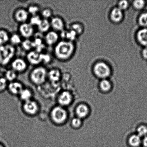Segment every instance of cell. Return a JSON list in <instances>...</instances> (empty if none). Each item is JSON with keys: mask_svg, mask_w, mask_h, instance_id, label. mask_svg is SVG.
Masks as SVG:
<instances>
[{"mask_svg": "<svg viewBox=\"0 0 147 147\" xmlns=\"http://www.w3.org/2000/svg\"><path fill=\"white\" fill-rule=\"evenodd\" d=\"M75 50L73 42L61 40L54 47L53 54L57 60L64 61L69 59Z\"/></svg>", "mask_w": 147, "mask_h": 147, "instance_id": "cell-1", "label": "cell"}, {"mask_svg": "<svg viewBox=\"0 0 147 147\" xmlns=\"http://www.w3.org/2000/svg\"><path fill=\"white\" fill-rule=\"evenodd\" d=\"M50 117L51 121L55 124L61 126L67 122L68 118V112L65 107L57 105L50 111Z\"/></svg>", "mask_w": 147, "mask_h": 147, "instance_id": "cell-2", "label": "cell"}, {"mask_svg": "<svg viewBox=\"0 0 147 147\" xmlns=\"http://www.w3.org/2000/svg\"><path fill=\"white\" fill-rule=\"evenodd\" d=\"M48 70L44 66H36L30 71L29 79L32 83L40 86L45 83L48 78Z\"/></svg>", "mask_w": 147, "mask_h": 147, "instance_id": "cell-3", "label": "cell"}, {"mask_svg": "<svg viewBox=\"0 0 147 147\" xmlns=\"http://www.w3.org/2000/svg\"><path fill=\"white\" fill-rule=\"evenodd\" d=\"M16 53L15 47L11 44H7L0 47V63L5 65L14 59Z\"/></svg>", "mask_w": 147, "mask_h": 147, "instance_id": "cell-4", "label": "cell"}, {"mask_svg": "<svg viewBox=\"0 0 147 147\" xmlns=\"http://www.w3.org/2000/svg\"><path fill=\"white\" fill-rule=\"evenodd\" d=\"M22 109L23 111L26 115L29 116H34L39 112L40 106L36 100L32 99L24 102Z\"/></svg>", "mask_w": 147, "mask_h": 147, "instance_id": "cell-5", "label": "cell"}, {"mask_svg": "<svg viewBox=\"0 0 147 147\" xmlns=\"http://www.w3.org/2000/svg\"><path fill=\"white\" fill-rule=\"evenodd\" d=\"M94 71L97 77L104 79L109 76L111 70L109 66L103 62H99L95 65Z\"/></svg>", "mask_w": 147, "mask_h": 147, "instance_id": "cell-6", "label": "cell"}, {"mask_svg": "<svg viewBox=\"0 0 147 147\" xmlns=\"http://www.w3.org/2000/svg\"><path fill=\"white\" fill-rule=\"evenodd\" d=\"M28 65L27 60L21 57L14 58L11 62V69L18 74L25 71L28 68Z\"/></svg>", "mask_w": 147, "mask_h": 147, "instance_id": "cell-7", "label": "cell"}, {"mask_svg": "<svg viewBox=\"0 0 147 147\" xmlns=\"http://www.w3.org/2000/svg\"><path fill=\"white\" fill-rule=\"evenodd\" d=\"M18 31L21 37L25 39H30L34 34V27L27 22L20 24Z\"/></svg>", "mask_w": 147, "mask_h": 147, "instance_id": "cell-8", "label": "cell"}, {"mask_svg": "<svg viewBox=\"0 0 147 147\" xmlns=\"http://www.w3.org/2000/svg\"><path fill=\"white\" fill-rule=\"evenodd\" d=\"M28 64L36 67L39 66L42 63V53H39L35 50H32L28 52L27 55L26 59Z\"/></svg>", "mask_w": 147, "mask_h": 147, "instance_id": "cell-9", "label": "cell"}, {"mask_svg": "<svg viewBox=\"0 0 147 147\" xmlns=\"http://www.w3.org/2000/svg\"><path fill=\"white\" fill-rule=\"evenodd\" d=\"M30 14L27 9L24 8L17 9L14 11L13 18L17 22L20 24L27 22L29 20Z\"/></svg>", "mask_w": 147, "mask_h": 147, "instance_id": "cell-10", "label": "cell"}, {"mask_svg": "<svg viewBox=\"0 0 147 147\" xmlns=\"http://www.w3.org/2000/svg\"><path fill=\"white\" fill-rule=\"evenodd\" d=\"M73 98L72 95L70 92L68 91H63L59 94L57 98L58 105L65 108L71 103Z\"/></svg>", "mask_w": 147, "mask_h": 147, "instance_id": "cell-11", "label": "cell"}, {"mask_svg": "<svg viewBox=\"0 0 147 147\" xmlns=\"http://www.w3.org/2000/svg\"><path fill=\"white\" fill-rule=\"evenodd\" d=\"M59 38L60 35L58 32L53 30H50L44 36V41L45 43L49 47H54L59 41Z\"/></svg>", "mask_w": 147, "mask_h": 147, "instance_id": "cell-12", "label": "cell"}, {"mask_svg": "<svg viewBox=\"0 0 147 147\" xmlns=\"http://www.w3.org/2000/svg\"><path fill=\"white\" fill-rule=\"evenodd\" d=\"M50 22L51 28L53 31L61 32L65 30V24L64 20L61 17L58 16H53L50 19Z\"/></svg>", "mask_w": 147, "mask_h": 147, "instance_id": "cell-13", "label": "cell"}, {"mask_svg": "<svg viewBox=\"0 0 147 147\" xmlns=\"http://www.w3.org/2000/svg\"><path fill=\"white\" fill-rule=\"evenodd\" d=\"M7 88L11 95L18 96L24 87L22 83L16 80L9 83Z\"/></svg>", "mask_w": 147, "mask_h": 147, "instance_id": "cell-14", "label": "cell"}, {"mask_svg": "<svg viewBox=\"0 0 147 147\" xmlns=\"http://www.w3.org/2000/svg\"><path fill=\"white\" fill-rule=\"evenodd\" d=\"M77 35L74 31L69 29L68 30H65L60 32V37H61L62 40L73 42L76 38Z\"/></svg>", "mask_w": 147, "mask_h": 147, "instance_id": "cell-15", "label": "cell"}, {"mask_svg": "<svg viewBox=\"0 0 147 147\" xmlns=\"http://www.w3.org/2000/svg\"><path fill=\"white\" fill-rule=\"evenodd\" d=\"M61 73L57 69H53L48 72V78L53 83H55L60 80Z\"/></svg>", "mask_w": 147, "mask_h": 147, "instance_id": "cell-16", "label": "cell"}, {"mask_svg": "<svg viewBox=\"0 0 147 147\" xmlns=\"http://www.w3.org/2000/svg\"><path fill=\"white\" fill-rule=\"evenodd\" d=\"M123 17V11L118 7L114 8L112 10L111 13V18L114 22H119L121 21Z\"/></svg>", "mask_w": 147, "mask_h": 147, "instance_id": "cell-17", "label": "cell"}, {"mask_svg": "<svg viewBox=\"0 0 147 147\" xmlns=\"http://www.w3.org/2000/svg\"><path fill=\"white\" fill-rule=\"evenodd\" d=\"M18 96L20 99L24 102L32 99L33 93L31 89L24 88Z\"/></svg>", "mask_w": 147, "mask_h": 147, "instance_id": "cell-18", "label": "cell"}, {"mask_svg": "<svg viewBox=\"0 0 147 147\" xmlns=\"http://www.w3.org/2000/svg\"><path fill=\"white\" fill-rule=\"evenodd\" d=\"M37 27L38 31L41 34H46L50 31L51 28L49 20L42 18Z\"/></svg>", "mask_w": 147, "mask_h": 147, "instance_id": "cell-19", "label": "cell"}, {"mask_svg": "<svg viewBox=\"0 0 147 147\" xmlns=\"http://www.w3.org/2000/svg\"><path fill=\"white\" fill-rule=\"evenodd\" d=\"M76 112L78 117L83 118L87 116L88 113V108L86 105L81 104L76 108Z\"/></svg>", "mask_w": 147, "mask_h": 147, "instance_id": "cell-20", "label": "cell"}, {"mask_svg": "<svg viewBox=\"0 0 147 147\" xmlns=\"http://www.w3.org/2000/svg\"><path fill=\"white\" fill-rule=\"evenodd\" d=\"M138 41L142 45L147 47V28L140 30L137 34Z\"/></svg>", "mask_w": 147, "mask_h": 147, "instance_id": "cell-21", "label": "cell"}, {"mask_svg": "<svg viewBox=\"0 0 147 147\" xmlns=\"http://www.w3.org/2000/svg\"><path fill=\"white\" fill-rule=\"evenodd\" d=\"M18 74V73L12 69H10L5 72L4 78L6 79L7 81L10 83L17 80Z\"/></svg>", "mask_w": 147, "mask_h": 147, "instance_id": "cell-22", "label": "cell"}, {"mask_svg": "<svg viewBox=\"0 0 147 147\" xmlns=\"http://www.w3.org/2000/svg\"><path fill=\"white\" fill-rule=\"evenodd\" d=\"M10 36L5 30H0V46L7 44L9 41Z\"/></svg>", "mask_w": 147, "mask_h": 147, "instance_id": "cell-23", "label": "cell"}, {"mask_svg": "<svg viewBox=\"0 0 147 147\" xmlns=\"http://www.w3.org/2000/svg\"><path fill=\"white\" fill-rule=\"evenodd\" d=\"M21 36L19 34L14 33L10 36L9 41L10 44L14 47L19 45L22 42Z\"/></svg>", "mask_w": 147, "mask_h": 147, "instance_id": "cell-24", "label": "cell"}, {"mask_svg": "<svg viewBox=\"0 0 147 147\" xmlns=\"http://www.w3.org/2000/svg\"><path fill=\"white\" fill-rule=\"evenodd\" d=\"M142 142L140 137L138 135H132L129 138V143L131 146L137 147L140 146Z\"/></svg>", "mask_w": 147, "mask_h": 147, "instance_id": "cell-25", "label": "cell"}, {"mask_svg": "<svg viewBox=\"0 0 147 147\" xmlns=\"http://www.w3.org/2000/svg\"><path fill=\"white\" fill-rule=\"evenodd\" d=\"M21 45L23 49L28 52L32 50L34 48L32 41L30 39H25L22 41Z\"/></svg>", "mask_w": 147, "mask_h": 147, "instance_id": "cell-26", "label": "cell"}, {"mask_svg": "<svg viewBox=\"0 0 147 147\" xmlns=\"http://www.w3.org/2000/svg\"><path fill=\"white\" fill-rule=\"evenodd\" d=\"M29 14L31 16L38 15L40 11V8L36 4H31L27 9Z\"/></svg>", "mask_w": 147, "mask_h": 147, "instance_id": "cell-27", "label": "cell"}, {"mask_svg": "<svg viewBox=\"0 0 147 147\" xmlns=\"http://www.w3.org/2000/svg\"><path fill=\"white\" fill-rule=\"evenodd\" d=\"M41 17L42 19L49 20V19H51L53 16V11L50 8H45L44 9L41 11Z\"/></svg>", "mask_w": 147, "mask_h": 147, "instance_id": "cell-28", "label": "cell"}, {"mask_svg": "<svg viewBox=\"0 0 147 147\" xmlns=\"http://www.w3.org/2000/svg\"><path fill=\"white\" fill-rule=\"evenodd\" d=\"M42 20V18L38 15L31 16L29 20V23L33 27L34 26L37 27L41 22Z\"/></svg>", "mask_w": 147, "mask_h": 147, "instance_id": "cell-29", "label": "cell"}, {"mask_svg": "<svg viewBox=\"0 0 147 147\" xmlns=\"http://www.w3.org/2000/svg\"><path fill=\"white\" fill-rule=\"evenodd\" d=\"M100 88L105 92L109 91L111 87V85L109 80L106 79H104L101 82L100 84Z\"/></svg>", "mask_w": 147, "mask_h": 147, "instance_id": "cell-30", "label": "cell"}, {"mask_svg": "<svg viewBox=\"0 0 147 147\" xmlns=\"http://www.w3.org/2000/svg\"><path fill=\"white\" fill-rule=\"evenodd\" d=\"M139 22L142 26H147V13L141 14L139 19Z\"/></svg>", "mask_w": 147, "mask_h": 147, "instance_id": "cell-31", "label": "cell"}, {"mask_svg": "<svg viewBox=\"0 0 147 147\" xmlns=\"http://www.w3.org/2000/svg\"><path fill=\"white\" fill-rule=\"evenodd\" d=\"M138 135L139 136H146L147 135V127L146 126L142 125L139 127L137 129Z\"/></svg>", "mask_w": 147, "mask_h": 147, "instance_id": "cell-32", "label": "cell"}, {"mask_svg": "<svg viewBox=\"0 0 147 147\" xmlns=\"http://www.w3.org/2000/svg\"><path fill=\"white\" fill-rule=\"evenodd\" d=\"M69 29L73 30L77 34L81 33L83 30L82 26L78 24H72L70 26Z\"/></svg>", "mask_w": 147, "mask_h": 147, "instance_id": "cell-33", "label": "cell"}, {"mask_svg": "<svg viewBox=\"0 0 147 147\" xmlns=\"http://www.w3.org/2000/svg\"><path fill=\"white\" fill-rule=\"evenodd\" d=\"M8 83L5 78H0V92L3 91L8 88Z\"/></svg>", "mask_w": 147, "mask_h": 147, "instance_id": "cell-34", "label": "cell"}, {"mask_svg": "<svg viewBox=\"0 0 147 147\" xmlns=\"http://www.w3.org/2000/svg\"><path fill=\"white\" fill-rule=\"evenodd\" d=\"M71 125L74 128H77L81 125L82 121L80 118L76 117L73 118L71 121Z\"/></svg>", "mask_w": 147, "mask_h": 147, "instance_id": "cell-35", "label": "cell"}, {"mask_svg": "<svg viewBox=\"0 0 147 147\" xmlns=\"http://www.w3.org/2000/svg\"><path fill=\"white\" fill-rule=\"evenodd\" d=\"M145 2L142 0L134 1L133 5L135 8L138 9H142L144 7Z\"/></svg>", "mask_w": 147, "mask_h": 147, "instance_id": "cell-36", "label": "cell"}, {"mask_svg": "<svg viewBox=\"0 0 147 147\" xmlns=\"http://www.w3.org/2000/svg\"><path fill=\"white\" fill-rule=\"evenodd\" d=\"M129 7V3L126 1H119L118 4V8L122 11L126 9Z\"/></svg>", "mask_w": 147, "mask_h": 147, "instance_id": "cell-37", "label": "cell"}, {"mask_svg": "<svg viewBox=\"0 0 147 147\" xmlns=\"http://www.w3.org/2000/svg\"><path fill=\"white\" fill-rule=\"evenodd\" d=\"M42 63L45 64H49L51 60V57L50 54L42 53Z\"/></svg>", "mask_w": 147, "mask_h": 147, "instance_id": "cell-38", "label": "cell"}, {"mask_svg": "<svg viewBox=\"0 0 147 147\" xmlns=\"http://www.w3.org/2000/svg\"><path fill=\"white\" fill-rule=\"evenodd\" d=\"M142 55L145 59H147V47L144 49L142 51Z\"/></svg>", "mask_w": 147, "mask_h": 147, "instance_id": "cell-39", "label": "cell"}, {"mask_svg": "<svg viewBox=\"0 0 147 147\" xmlns=\"http://www.w3.org/2000/svg\"><path fill=\"white\" fill-rule=\"evenodd\" d=\"M143 144L145 147H147V136L145 137L143 140Z\"/></svg>", "mask_w": 147, "mask_h": 147, "instance_id": "cell-40", "label": "cell"}, {"mask_svg": "<svg viewBox=\"0 0 147 147\" xmlns=\"http://www.w3.org/2000/svg\"><path fill=\"white\" fill-rule=\"evenodd\" d=\"M0 147H4L2 145H1V144H0Z\"/></svg>", "mask_w": 147, "mask_h": 147, "instance_id": "cell-41", "label": "cell"}]
</instances>
